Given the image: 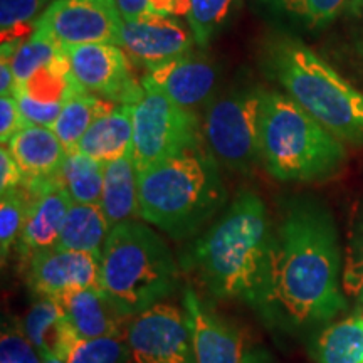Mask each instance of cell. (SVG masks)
<instances>
[{
	"instance_id": "ac0fdd59",
	"label": "cell",
	"mask_w": 363,
	"mask_h": 363,
	"mask_svg": "<svg viewBox=\"0 0 363 363\" xmlns=\"http://www.w3.org/2000/svg\"><path fill=\"white\" fill-rule=\"evenodd\" d=\"M133 147V104H116L89 126L76 152L103 165L130 155Z\"/></svg>"
},
{
	"instance_id": "7a4b0ae2",
	"label": "cell",
	"mask_w": 363,
	"mask_h": 363,
	"mask_svg": "<svg viewBox=\"0 0 363 363\" xmlns=\"http://www.w3.org/2000/svg\"><path fill=\"white\" fill-rule=\"evenodd\" d=\"M272 233L264 201L244 190L195 240L189 266L214 296L240 299L256 310L266 283Z\"/></svg>"
},
{
	"instance_id": "44dd1931",
	"label": "cell",
	"mask_w": 363,
	"mask_h": 363,
	"mask_svg": "<svg viewBox=\"0 0 363 363\" xmlns=\"http://www.w3.org/2000/svg\"><path fill=\"white\" fill-rule=\"evenodd\" d=\"M99 206L111 229L121 222L140 219L138 174L131 153L104 165V184Z\"/></svg>"
},
{
	"instance_id": "5bb4252c",
	"label": "cell",
	"mask_w": 363,
	"mask_h": 363,
	"mask_svg": "<svg viewBox=\"0 0 363 363\" xmlns=\"http://www.w3.org/2000/svg\"><path fill=\"white\" fill-rule=\"evenodd\" d=\"M26 281L38 298L59 299L79 289L99 288V257L59 247L38 252L27 262Z\"/></svg>"
},
{
	"instance_id": "9a60e30c",
	"label": "cell",
	"mask_w": 363,
	"mask_h": 363,
	"mask_svg": "<svg viewBox=\"0 0 363 363\" xmlns=\"http://www.w3.org/2000/svg\"><path fill=\"white\" fill-rule=\"evenodd\" d=\"M194 43V34L174 17L147 13L136 21H123L121 27L120 45L147 69L190 54Z\"/></svg>"
},
{
	"instance_id": "277c9868",
	"label": "cell",
	"mask_w": 363,
	"mask_h": 363,
	"mask_svg": "<svg viewBox=\"0 0 363 363\" xmlns=\"http://www.w3.org/2000/svg\"><path fill=\"white\" fill-rule=\"evenodd\" d=\"M179 264L155 230L140 220L113 227L99 256V289L123 318L163 303L179 286Z\"/></svg>"
},
{
	"instance_id": "d590c367",
	"label": "cell",
	"mask_w": 363,
	"mask_h": 363,
	"mask_svg": "<svg viewBox=\"0 0 363 363\" xmlns=\"http://www.w3.org/2000/svg\"><path fill=\"white\" fill-rule=\"evenodd\" d=\"M118 11L123 21H136L147 16L150 0H116Z\"/></svg>"
},
{
	"instance_id": "cb8c5ba5",
	"label": "cell",
	"mask_w": 363,
	"mask_h": 363,
	"mask_svg": "<svg viewBox=\"0 0 363 363\" xmlns=\"http://www.w3.org/2000/svg\"><path fill=\"white\" fill-rule=\"evenodd\" d=\"M316 363H363V311L328 325L315 343Z\"/></svg>"
},
{
	"instance_id": "30bf717a",
	"label": "cell",
	"mask_w": 363,
	"mask_h": 363,
	"mask_svg": "<svg viewBox=\"0 0 363 363\" xmlns=\"http://www.w3.org/2000/svg\"><path fill=\"white\" fill-rule=\"evenodd\" d=\"M126 342L133 363H197L185 311L165 301L130 318Z\"/></svg>"
},
{
	"instance_id": "60d3db41",
	"label": "cell",
	"mask_w": 363,
	"mask_h": 363,
	"mask_svg": "<svg viewBox=\"0 0 363 363\" xmlns=\"http://www.w3.org/2000/svg\"><path fill=\"white\" fill-rule=\"evenodd\" d=\"M362 49H363V39H362Z\"/></svg>"
},
{
	"instance_id": "3957f363",
	"label": "cell",
	"mask_w": 363,
	"mask_h": 363,
	"mask_svg": "<svg viewBox=\"0 0 363 363\" xmlns=\"http://www.w3.org/2000/svg\"><path fill=\"white\" fill-rule=\"evenodd\" d=\"M225 197L216 157L202 148L138 172L140 219L175 240L187 239L206 225Z\"/></svg>"
},
{
	"instance_id": "9c48e42d",
	"label": "cell",
	"mask_w": 363,
	"mask_h": 363,
	"mask_svg": "<svg viewBox=\"0 0 363 363\" xmlns=\"http://www.w3.org/2000/svg\"><path fill=\"white\" fill-rule=\"evenodd\" d=\"M123 19L116 0H56L39 17L35 30L61 48L121 43Z\"/></svg>"
},
{
	"instance_id": "e0dca14e",
	"label": "cell",
	"mask_w": 363,
	"mask_h": 363,
	"mask_svg": "<svg viewBox=\"0 0 363 363\" xmlns=\"http://www.w3.org/2000/svg\"><path fill=\"white\" fill-rule=\"evenodd\" d=\"M57 301L79 338L126 337L125 321H128V318H123L113 308L99 288L72 291Z\"/></svg>"
},
{
	"instance_id": "4316f807",
	"label": "cell",
	"mask_w": 363,
	"mask_h": 363,
	"mask_svg": "<svg viewBox=\"0 0 363 363\" xmlns=\"http://www.w3.org/2000/svg\"><path fill=\"white\" fill-rule=\"evenodd\" d=\"M62 56H65V49L61 45L54 43L49 35L35 30L30 38L22 40L13 49L11 56H7L13 76H16L17 88L33 79L39 71L56 65Z\"/></svg>"
},
{
	"instance_id": "7402d4cb",
	"label": "cell",
	"mask_w": 363,
	"mask_h": 363,
	"mask_svg": "<svg viewBox=\"0 0 363 363\" xmlns=\"http://www.w3.org/2000/svg\"><path fill=\"white\" fill-rule=\"evenodd\" d=\"M110 230L111 227L101 206L72 202L56 247L94 254L99 257Z\"/></svg>"
},
{
	"instance_id": "603a6c76",
	"label": "cell",
	"mask_w": 363,
	"mask_h": 363,
	"mask_svg": "<svg viewBox=\"0 0 363 363\" xmlns=\"http://www.w3.org/2000/svg\"><path fill=\"white\" fill-rule=\"evenodd\" d=\"M115 106L116 103H111L108 99L86 93V91L78 88L66 99L65 106H62L51 130L65 145L66 152L72 153L78 150L81 138L89 130V126Z\"/></svg>"
},
{
	"instance_id": "2e32d148",
	"label": "cell",
	"mask_w": 363,
	"mask_h": 363,
	"mask_svg": "<svg viewBox=\"0 0 363 363\" xmlns=\"http://www.w3.org/2000/svg\"><path fill=\"white\" fill-rule=\"evenodd\" d=\"M216 83V67L192 52L148 67L142 79L145 89L158 91L185 110L206 103Z\"/></svg>"
},
{
	"instance_id": "8992f818",
	"label": "cell",
	"mask_w": 363,
	"mask_h": 363,
	"mask_svg": "<svg viewBox=\"0 0 363 363\" xmlns=\"http://www.w3.org/2000/svg\"><path fill=\"white\" fill-rule=\"evenodd\" d=\"M267 69L288 96L338 140L363 145V93L308 45L274 39L267 48Z\"/></svg>"
},
{
	"instance_id": "7c38bea8",
	"label": "cell",
	"mask_w": 363,
	"mask_h": 363,
	"mask_svg": "<svg viewBox=\"0 0 363 363\" xmlns=\"http://www.w3.org/2000/svg\"><path fill=\"white\" fill-rule=\"evenodd\" d=\"M184 311L192 333L197 363H271L242 330L212 311L194 289H185Z\"/></svg>"
},
{
	"instance_id": "52a82bcc",
	"label": "cell",
	"mask_w": 363,
	"mask_h": 363,
	"mask_svg": "<svg viewBox=\"0 0 363 363\" xmlns=\"http://www.w3.org/2000/svg\"><path fill=\"white\" fill-rule=\"evenodd\" d=\"M194 148H202L199 118L158 91L143 88L133 103L131 158L136 174Z\"/></svg>"
},
{
	"instance_id": "d6986e66",
	"label": "cell",
	"mask_w": 363,
	"mask_h": 363,
	"mask_svg": "<svg viewBox=\"0 0 363 363\" xmlns=\"http://www.w3.org/2000/svg\"><path fill=\"white\" fill-rule=\"evenodd\" d=\"M7 148L19 163L26 179H49L57 175L67 155L61 140L45 126L27 125L7 143Z\"/></svg>"
},
{
	"instance_id": "ab89813d",
	"label": "cell",
	"mask_w": 363,
	"mask_h": 363,
	"mask_svg": "<svg viewBox=\"0 0 363 363\" xmlns=\"http://www.w3.org/2000/svg\"><path fill=\"white\" fill-rule=\"evenodd\" d=\"M45 2H48V6H49V4H51V2H56V0H45Z\"/></svg>"
},
{
	"instance_id": "f35d334b",
	"label": "cell",
	"mask_w": 363,
	"mask_h": 363,
	"mask_svg": "<svg viewBox=\"0 0 363 363\" xmlns=\"http://www.w3.org/2000/svg\"><path fill=\"white\" fill-rule=\"evenodd\" d=\"M177 4H179V16L187 17V13H189V0H177Z\"/></svg>"
},
{
	"instance_id": "6da1fadb",
	"label": "cell",
	"mask_w": 363,
	"mask_h": 363,
	"mask_svg": "<svg viewBox=\"0 0 363 363\" xmlns=\"http://www.w3.org/2000/svg\"><path fill=\"white\" fill-rule=\"evenodd\" d=\"M342 247L333 216L313 197L286 202L272 233L264 289L256 311L271 328L301 333L347 310Z\"/></svg>"
},
{
	"instance_id": "ffe728a7",
	"label": "cell",
	"mask_w": 363,
	"mask_h": 363,
	"mask_svg": "<svg viewBox=\"0 0 363 363\" xmlns=\"http://www.w3.org/2000/svg\"><path fill=\"white\" fill-rule=\"evenodd\" d=\"M22 330L39 353H54L65 360L79 337L57 299L38 298L22 320Z\"/></svg>"
},
{
	"instance_id": "1f68e13d",
	"label": "cell",
	"mask_w": 363,
	"mask_h": 363,
	"mask_svg": "<svg viewBox=\"0 0 363 363\" xmlns=\"http://www.w3.org/2000/svg\"><path fill=\"white\" fill-rule=\"evenodd\" d=\"M343 288L363 305V211L352 229L343 269Z\"/></svg>"
},
{
	"instance_id": "836d02e7",
	"label": "cell",
	"mask_w": 363,
	"mask_h": 363,
	"mask_svg": "<svg viewBox=\"0 0 363 363\" xmlns=\"http://www.w3.org/2000/svg\"><path fill=\"white\" fill-rule=\"evenodd\" d=\"M27 123L13 96L0 98V142L7 145Z\"/></svg>"
},
{
	"instance_id": "83f0119b",
	"label": "cell",
	"mask_w": 363,
	"mask_h": 363,
	"mask_svg": "<svg viewBox=\"0 0 363 363\" xmlns=\"http://www.w3.org/2000/svg\"><path fill=\"white\" fill-rule=\"evenodd\" d=\"M33 197L24 185L0 194V254L6 264L12 249L17 246L29 216Z\"/></svg>"
},
{
	"instance_id": "d4e9b609",
	"label": "cell",
	"mask_w": 363,
	"mask_h": 363,
	"mask_svg": "<svg viewBox=\"0 0 363 363\" xmlns=\"http://www.w3.org/2000/svg\"><path fill=\"white\" fill-rule=\"evenodd\" d=\"M59 180L69 192L72 202L99 206L104 184V165L79 152L67 153L57 172Z\"/></svg>"
},
{
	"instance_id": "4dcf8cb0",
	"label": "cell",
	"mask_w": 363,
	"mask_h": 363,
	"mask_svg": "<svg viewBox=\"0 0 363 363\" xmlns=\"http://www.w3.org/2000/svg\"><path fill=\"white\" fill-rule=\"evenodd\" d=\"M0 363H43L40 353L16 320L4 321L0 333Z\"/></svg>"
},
{
	"instance_id": "ba28073f",
	"label": "cell",
	"mask_w": 363,
	"mask_h": 363,
	"mask_svg": "<svg viewBox=\"0 0 363 363\" xmlns=\"http://www.w3.org/2000/svg\"><path fill=\"white\" fill-rule=\"evenodd\" d=\"M261 89L233 93L208 106L203 135L227 169L247 174L261 160Z\"/></svg>"
},
{
	"instance_id": "8d00e7d4",
	"label": "cell",
	"mask_w": 363,
	"mask_h": 363,
	"mask_svg": "<svg viewBox=\"0 0 363 363\" xmlns=\"http://www.w3.org/2000/svg\"><path fill=\"white\" fill-rule=\"evenodd\" d=\"M17 91V81L13 76L11 61L7 56L0 54V98L13 96Z\"/></svg>"
},
{
	"instance_id": "4fadbf2b",
	"label": "cell",
	"mask_w": 363,
	"mask_h": 363,
	"mask_svg": "<svg viewBox=\"0 0 363 363\" xmlns=\"http://www.w3.org/2000/svg\"><path fill=\"white\" fill-rule=\"evenodd\" d=\"M22 185L33 197V203L16 249L27 264L34 254L57 246L72 199L57 175L26 179Z\"/></svg>"
},
{
	"instance_id": "5b68a950",
	"label": "cell",
	"mask_w": 363,
	"mask_h": 363,
	"mask_svg": "<svg viewBox=\"0 0 363 363\" xmlns=\"http://www.w3.org/2000/svg\"><path fill=\"white\" fill-rule=\"evenodd\" d=\"M261 160L281 182H318L340 172L347 150L291 96L262 91Z\"/></svg>"
},
{
	"instance_id": "e575fe53",
	"label": "cell",
	"mask_w": 363,
	"mask_h": 363,
	"mask_svg": "<svg viewBox=\"0 0 363 363\" xmlns=\"http://www.w3.org/2000/svg\"><path fill=\"white\" fill-rule=\"evenodd\" d=\"M24 180L26 177L22 174L19 163L9 152L7 145H2V148H0V194L21 187Z\"/></svg>"
},
{
	"instance_id": "f546056e",
	"label": "cell",
	"mask_w": 363,
	"mask_h": 363,
	"mask_svg": "<svg viewBox=\"0 0 363 363\" xmlns=\"http://www.w3.org/2000/svg\"><path fill=\"white\" fill-rule=\"evenodd\" d=\"M66 363H133L126 337L79 338L67 352Z\"/></svg>"
},
{
	"instance_id": "d6a6232c",
	"label": "cell",
	"mask_w": 363,
	"mask_h": 363,
	"mask_svg": "<svg viewBox=\"0 0 363 363\" xmlns=\"http://www.w3.org/2000/svg\"><path fill=\"white\" fill-rule=\"evenodd\" d=\"M281 2L310 21L313 26H321L333 21L342 12L347 0H281Z\"/></svg>"
},
{
	"instance_id": "484cf974",
	"label": "cell",
	"mask_w": 363,
	"mask_h": 363,
	"mask_svg": "<svg viewBox=\"0 0 363 363\" xmlns=\"http://www.w3.org/2000/svg\"><path fill=\"white\" fill-rule=\"evenodd\" d=\"M45 7V0H0V38L4 56H11L22 40L35 33V26Z\"/></svg>"
},
{
	"instance_id": "8fae6325",
	"label": "cell",
	"mask_w": 363,
	"mask_h": 363,
	"mask_svg": "<svg viewBox=\"0 0 363 363\" xmlns=\"http://www.w3.org/2000/svg\"><path fill=\"white\" fill-rule=\"evenodd\" d=\"M71 78L86 93L116 104H133L143 86L131 72L128 56L116 44H84L62 48Z\"/></svg>"
},
{
	"instance_id": "74e56055",
	"label": "cell",
	"mask_w": 363,
	"mask_h": 363,
	"mask_svg": "<svg viewBox=\"0 0 363 363\" xmlns=\"http://www.w3.org/2000/svg\"><path fill=\"white\" fill-rule=\"evenodd\" d=\"M40 358H43V363H66L62 358H59L57 355H54V353H40Z\"/></svg>"
},
{
	"instance_id": "f1b7e54d",
	"label": "cell",
	"mask_w": 363,
	"mask_h": 363,
	"mask_svg": "<svg viewBox=\"0 0 363 363\" xmlns=\"http://www.w3.org/2000/svg\"><path fill=\"white\" fill-rule=\"evenodd\" d=\"M235 0H189L187 22L195 44L207 45L225 24Z\"/></svg>"
}]
</instances>
